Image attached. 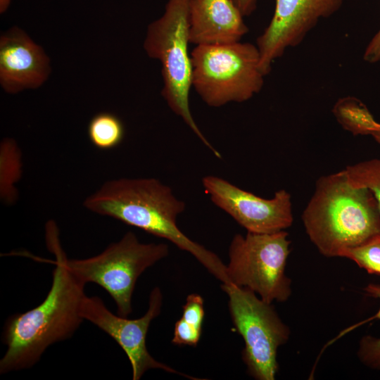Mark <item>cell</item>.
<instances>
[{
	"instance_id": "cell-1",
	"label": "cell",
	"mask_w": 380,
	"mask_h": 380,
	"mask_svg": "<svg viewBox=\"0 0 380 380\" xmlns=\"http://www.w3.org/2000/svg\"><path fill=\"white\" fill-rule=\"evenodd\" d=\"M46 239L56 257L51 286L40 304L5 322L1 340L6 350L0 360L1 374L33 367L50 346L71 338L84 321L80 308L85 284L66 266L53 222L46 224Z\"/></svg>"
},
{
	"instance_id": "cell-2",
	"label": "cell",
	"mask_w": 380,
	"mask_h": 380,
	"mask_svg": "<svg viewBox=\"0 0 380 380\" xmlns=\"http://www.w3.org/2000/svg\"><path fill=\"white\" fill-rule=\"evenodd\" d=\"M89 211L118 220L165 239L191 253L222 284H229L227 267L213 252L185 235L177 220L186 204L170 186L155 178H119L106 182L87 196Z\"/></svg>"
},
{
	"instance_id": "cell-3",
	"label": "cell",
	"mask_w": 380,
	"mask_h": 380,
	"mask_svg": "<svg viewBox=\"0 0 380 380\" xmlns=\"http://www.w3.org/2000/svg\"><path fill=\"white\" fill-rule=\"evenodd\" d=\"M311 242L329 258L380 236L378 203L367 189L353 185L343 170L319 177L302 213Z\"/></svg>"
},
{
	"instance_id": "cell-4",
	"label": "cell",
	"mask_w": 380,
	"mask_h": 380,
	"mask_svg": "<svg viewBox=\"0 0 380 380\" xmlns=\"http://www.w3.org/2000/svg\"><path fill=\"white\" fill-rule=\"evenodd\" d=\"M189 0H167L163 14L147 29L144 49L161 65V95L202 143L218 158L221 155L196 125L189 107L192 87V61L189 51Z\"/></svg>"
},
{
	"instance_id": "cell-5",
	"label": "cell",
	"mask_w": 380,
	"mask_h": 380,
	"mask_svg": "<svg viewBox=\"0 0 380 380\" xmlns=\"http://www.w3.org/2000/svg\"><path fill=\"white\" fill-rule=\"evenodd\" d=\"M192 87L208 106L248 101L265 77L256 44L236 42L196 45L191 52Z\"/></svg>"
},
{
	"instance_id": "cell-6",
	"label": "cell",
	"mask_w": 380,
	"mask_h": 380,
	"mask_svg": "<svg viewBox=\"0 0 380 380\" xmlns=\"http://www.w3.org/2000/svg\"><path fill=\"white\" fill-rule=\"evenodd\" d=\"M168 253L166 243H141L134 232H128L96 255L84 259L65 255V262L82 282L95 283L105 289L114 300L118 315L128 317L138 278Z\"/></svg>"
},
{
	"instance_id": "cell-7",
	"label": "cell",
	"mask_w": 380,
	"mask_h": 380,
	"mask_svg": "<svg viewBox=\"0 0 380 380\" xmlns=\"http://www.w3.org/2000/svg\"><path fill=\"white\" fill-rule=\"evenodd\" d=\"M288 236L285 230L234 235L226 265L229 283L250 289L269 303L286 301L291 294V281L285 273Z\"/></svg>"
},
{
	"instance_id": "cell-8",
	"label": "cell",
	"mask_w": 380,
	"mask_h": 380,
	"mask_svg": "<svg viewBox=\"0 0 380 380\" xmlns=\"http://www.w3.org/2000/svg\"><path fill=\"white\" fill-rule=\"evenodd\" d=\"M228 296L233 324L242 336V357L250 375L257 380H274L278 372L277 350L286 343L290 330L272 303L248 289L222 284Z\"/></svg>"
},
{
	"instance_id": "cell-9",
	"label": "cell",
	"mask_w": 380,
	"mask_h": 380,
	"mask_svg": "<svg viewBox=\"0 0 380 380\" xmlns=\"http://www.w3.org/2000/svg\"><path fill=\"white\" fill-rule=\"evenodd\" d=\"M163 305V294L158 287L150 293L146 312L137 319L116 315L110 312L101 298L84 296L80 308L84 320H87L109 335L124 350L130 362L132 379L139 380L151 369H160L170 373L189 377L154 359L146 348V335L150 324L157 317ZM190 379V376L189 377Z\"/></svg>"
},
{
	"instance_id": "cell-10",
	"label": "cell",
	"mask_w": 380,
	"mask_h": 380,
	"mask_svg": "<svg viewBox=\"0 0 380 380\" xmlns=\"http://www.w3.org/2000/svg\"><path fill=\"white\" fill-rule=\"evenodd\" d=\"M202 184L212 202L247 232L274 233L293 223L291 196L285 189L278 190L267 199L213 175L204 177Z\"/></svg>"
},
{
	"instance_id": "cell-11",
	"label": "cell",
	"mask_w": 380,
	"mask_h": 380,
	"mask_svg": "<svg viewBox=\"0 0 380 380\" xmlns=\"http://www.w3.org/2000/svg\"><path fill=\"white\" fill-rule=\"evenodd\" d=\"M272 19L257 38L260 65L267 75L272 63L289 48L298 46L319 20L331 16L344 0H274Z\"/></svg>"
},
{
	"instance_id": "cell-12",
	"label": "cell",
	"mask_w": 380,
	"mask_h": 380,
	"mask_svg": "<svg viewBox=\"0 0 380 380\" xmlns=\"http://www.w3.org/2000/svg\"><path fill=\"white\" fill-rule=\"evenodd\" d=\"M51 71L43 49L13 27L0 38V83L9 94L39 87Z\"/></svg>"
},
{
	"instance_id": "cell-13",
	"label": "cell",
	"mask_w": 380,
	"mask_h": 380,
	"mask_svg": "<svg viewBox=\"0 0 380 380\" xmlns=\"http://www.w3.org/2000/svg\"><path fill=\"white\" fill-rule=\"evenodd\" d=\"M243 17L232 0H189L190 43L239 42L248 32Z\"/></svg>"
},
{
	"instance_id": "cell-14",
	"label": "cell",
	"mask_w": 380,
	"mask_h": 380,
	"mask_svg": "<svg viewBox=\"0 0 380 380\" xmlns=\"http://www.w3.org/2000/svg\"><path fill=\"white\" fill-rule=\"evenodd\" d=\"M331 111L342 128L353 135L373 137L380 132V122L375 120L367 107L354 96L338 99Z\"/></svg>"
},
{
	"instance_id": "cell-15",
	"label": "cell",
	"mask_w": 380,
	"mask_h": 380,
	"mask_svg": "<svg viewBox=\"0 0 380 380\" xmlns=\"http://www.w3.org/2000/svg\"><path fill=\"white\" fill-rule=\"evenodd\" d=\"M23 175V156L16 141L4 139L0 144V196L8 205L13 204L18 197L16 187Z\"/></svg>"
},
{
	"instance_id": "cell-16",
	"label": "cell",
	"mask_w": 380,
	"mask_h": 380,
	"mask_svg": "<svg viewBox=\"0 0 380 380\" xmlns=\"http://www.w3.org/2000/svg\"><path fill=\"white\" fill-rule=\"evenodd\" d=\"M87 132L90 141L95 147L109 150L121 144L125 136V127L117 115L102 112L90 120Z\"/></svg>"
},
{
	"instance_id": "cell-17",
	"label": "cell",
	"mask_w": 380,
	"mask_h": 380,
	"mask_svg": "<svg viewBox=\"0 0 380 380\" xmlns=\"http://www.w3.org/2000/svg\"><path fill=\"white\" fill-rule=\"evenodd\" d=\"M343 171L353 185L366 188L372 193L380 212V158L348 165Z\"/></svg>"
},
{
	"instance_id": "cell-18",
	"label": "cell",
	"mask_w": 380,
	"mask_h": 380,
	"mask_svg": "<svg viewBox=\"0 0 380 380\" xmlns=\"http://www.w3.org/2000/svg\"><path fill=\"white\" fill-rule=\"evenodd\" d=\"M341 257L353 261L369 274L380 275V236L360 246L344 251Z\"/></svg>"
},
{
	"instance_id": "cell-19",
	"label": "cell",
	"mask_w": 380,
	"mask_h": 380,
	"mask_svg": "<svg viewBox=\"0 0 380 380\" xmlns=\"http://www.w3.org/2000/svg\"><path fill=\"white\" fill-rule=\"evenodd\" d=\"M364 290L367 295L380 300V284H369ZM374 317L380 319V308ZM357 356L365 366L380 369V338L372 336L362 337L359 343Z\"/></svg>"
},
{
	"instance_id": "cell-20",
	"label": "cell",
	"mask_w": 380,
	"mask_h": 380,
	"mask_svg": "<svg viewBox=\"0 0 380 380\" xmlns=\"http://www.w3.org/2000/svg\"><path fill=\"white\" fill-rule=\"evenodd\" d=\"M205 315L203 299L198 293H191L186 297V303L183 306L181 319L189 326L202 330Z\"/></svg>"
},
{
	"instance_id": "cell-21",
	"label": "cell",
	"mask_w": 380,
	"mask_h": 380,
	"mask_svg": "<svg viewBox=\"0 0 380 380\" xmlns=\"http://www.w3.org/2000/svg\"><path fill=\"white\" fill-rule=\"evenodd\" d=\"M201 330L189 326L181 318L175 325L172 342L178 346H196L201 336Z\"/></svg>"
},
{
	"instance_id": "cell-22",
	"label": "cell",
	"mask_w": 380,
	"mask_h": 380,
	"mask_svg": "<svg viewBox=\"0 0 380 380\" xmlns=\"http://www.w3.org/2000/svg\"><path fill=\"white\" fill-rule=\"evenodd\" d=\"M363 59L369 63L380 62V28L367 45Z\"/></svg>"
},
{
	"instance_id": "cell-23",
	"label": "cell",
	"mask_w": 380,
	"mask_h": 380,
	"mask_svg": "<svg viewBox=\"0 0 380 380\" xmlns=\"http://www.w3.org/2000/svg\"><path fill=\"white\" fill-rule=\"evenodd\" d=\"M232 1L245 17L251 15L255 11L258 0H232Z\"/></svg>"
},
{
	"instance_id": "cell-24",
	"label": "cell",
	"mask_w": 380,
	"mask_h": 380,
	"mask_svg": "<svg viewBox=\"0 0 380 380\" xmlns=\"http://www.w3.org/2000/svg\"><path fill=\"white\" fill-rule=\"evenodd\" d=\"M11 0H0V13H4L8 8Z\"/></svg>"
},
{
	"instance_id": "cell-25",
	"label": "cell",
	"mask_w": 380,
	"mask_h": 380,
	"mask_svg": "<svg viewBox=\"0 0 380 380\" xmlns=\"http://www.w3.org/2000/svg\"><path fill=\"white\" fill-rule=\"evenodd\" d=\"M374 140L380 145V132H377L373 136Z\"/></svg>"
}]
</instances>
